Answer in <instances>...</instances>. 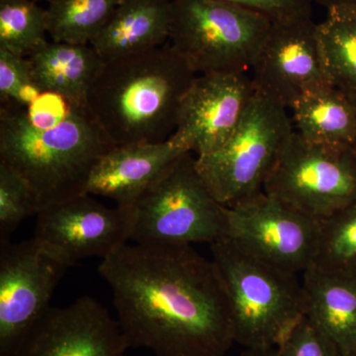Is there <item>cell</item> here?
<instances>
[{"mask_svg":"<svg viewBox=\"0 0 356 356\" xmlns=\"http://www.w3.org/2000/svg\"><path fill=\"white\" fill-rule=\"evenodd\" d=\"M98 273L111 287L129 348L226 356L236 343L221 274L191 245L127 243L103 259Z\"/></svg>","mask_w":356,"mask_h":356,"instance_id":"1","label":"cell"},{"mask_svg":"<svg viewBox=\"0 0 356 356\" xmlns=\"http://www.w3.org/2000/svg\"><path fill=\"white\" fill-rule=\"evenodd\" d=\"M196 74L170 46L104 63L88 106L114 146L158 144L177 127Z\"/></svg>","mask_w":356,"mask_h":356,"instance_id":"2","label":"cell"},{"mask_svg":"<svg viewBox=\"0 0 356 356\" xmlns=\"http://www.w3.org/2000/svg\"><path fill=\"white\" fill-rule=\"evenodd\" d=\"M88 107L74 106L51 127L33 125L24 109H0V163L31 189L40 210L86 194L93 168L114 147Z\"/></svg>","mask_w":356,"mask_h":356,"instance_id":"3","label":"cell"},{"mask_svg":"<svg viewBox=\"0 0 356 356\" xmlns=\"http://www.w3.org/2000/svg\"><path fill=\"white\" fill-rule=\"evenodd\" d=\"M210 248L228 294L236 343L247 350L277 348L306 315L302 281L297 274L248 254L229 238Z\"/></svg>","mask_w":356,"mask_h":356,"instance_id":"4","label":"cell"},{"mask_svg":"<svg viewBox=\"0 0 356 356\" xmlns=\"http://www.w3.org/2000/svg\"><path fill=\"white\" fill-rule=\"evenodd\" d=\"M273 21L224 0H172L170 47L194 74H245Z\"/></svg>","mask_w":356,"mask_h":356,"instance_id":"5","label":"cell"},{"mask_svg":"<svg viewBox=\"0 0 356 356\" xmlns=\"http://www.w3.org/2000/svg\"><path fill=\"white\" fill-rule=\"evenodd\" d=\"M287 109L254 91L231 138L214 153L196 156L201 177L222 205L234 207L264 192L294 132Z\"/></svg>","mask_w":356,"mask_h":356,"instance_id":"6","label":"cell"},{"mask_svg":"<svg viewBox=\"0 0 356 356\" xmlns=\"http://www.w3.org/2000/svg\"><path fill=\"white\" fill-rule=\"evenodd\" d=\"M131 241L140 245H210L226 238L227 207L213 195L187 152L135 203Z\"/></svg>","mask_w":356,"mask_h":356,"instance_id":"7","label":"cell"},{"mask_svg":"<svg viewBox=\"0 0 356 356\" xmlns=\"http://www.w3.org/2000/svg\"><path fill=\"white\" fill-rule=\"evenodd\" d=\"M264 192L318 221L332 216L356 200L355 149L311 144L294 130Z\"/></svg>","mask_w":356,"mask_h":356,"instance_id":"8","label":"cell"},{"mask_svg":"<svg viewBox=\"0 0 356 356\" xmlns=\"http://www.w3.org/2000/svg\"><path fill=\"white\" fill-rule=\"evenodd\" d=\"M74 266L60 248L36 236L0 243V356L14 355Z\"/></svg>","mask_w":356,"mask_h":356,"instance_id":"9","label":"cell"},{"mask_svg":"<svg viewBox=\"0 0 356 356\" xmlns=\"http://www.w3.org/2000/svg\"><path fill=\"white\" fill-rule=\"evenodd\" d=\"M320 222L262 192L227 207V236L266 264L304 273L317 254Z\"/></svg>","mask_w":356,"mask_h":356,"instance_id":"10","label":"cell"},{"mask_svg":"<svg viewBox=\"0 0 356 356\" xmlns=\"http://www.w3.org/2000/svg\"><path fill=\"white\" fill-rule=\"evenodd\" d=\"M252 70L254 90L288 109L302 96L332 86L311 17L273 22Z\"/></svg>","mask_w":356,"mask_h":356,"instance_id":"11","label":"cell"},{"mask_svg":"<svg viewBox=\"0 0 356 356\" xmlns=\"http://www.w3.org/2000/svg\"><path fill=\"white\" fill-rule=\"evenodd\" d=\"M83 194L40 210L34 236L60 248L72 264L109 257L132 238L135 206L107 207Z\"/></svg>","mask_w":356,"mask_h":356,"instance_id":"12","label":"cell"},{"mask_svg":"<svg viewBox=\"0 0 356 356\" xmlns=\"http://www.w3.org/2000/svg\"><path fill=\"white\" fill-rule=\"evenodd\" d=\"M254 91L247 74L196 76L180 103L172 138L196 156L214 153L235 132Z\"/></svg>","mask_w":356,"mask_h":356,"instance_id":"13","label":"cell"},{"mask_svg":"<svg viewBox=\"0 0 356 356\" xmlns=\"http://www.w3.org/2000/svg\"><path fill=\"white\" fill-rule=\"evenodd\" d=\"M128 348L110 312L83 296L63 308L51 307L13 356H125Z\"/></svg>","mask_w":356,"mask_h":356,"instance_id":"14","label":"cell"},{"mask_svg":"<svg viewBox=\"0 0 356 356\" xmlns=\"http://www.w3.org/2000/svg\"><path fill=\"white\" fill-rule=\"evenodd\" d=\"M187 152L172 137L158 144L115 146L96 163L86 193L111 199L116 205L134 206Z\"/></svg>","mask_w":356,"mask_h":356,"instance_id":"15","label":"cell"},{"mask_svg":"<svg viewBox=\"0 0 356 356\" xmlns=\"http://www.w3.org/2000/svg\"><path fill=\"white\" fill-rule=\"evenodd\" d=\"M170 25L172 0H121L90 44L107 63L161 48Z\"/></svg>","mask_w":356,"mask_h":356,"instance_id":"16","label":"cell"},{"mask_svg":"<svg viewBox=\"0 0 356 356\" xmlns=\"http://www.w3.org/2000/svg\"><path fill=\"white\" fill-rule=\"evenodd\" d=\"M26 58L41 92L55 93L70 104L88 107L89 92L104 65L90 44L44 41Z\"/></svg>","mask_w":356,"mask_h":356,"instance_id":"17","label":"cell"},{"mask_svg":"<svg viewBox=\"0 0 356 356\" xmlns=\"http://www.w3.org/2000/svg\"><path fill=\"white\" fill-rule=\"evenodd\" d=\"M306 316L343 356L356 355V274L309 267L303 273Z\"/></svg>","mask_w":356,"mask_h":356,"instance_id":"18","label":"cell"},{"mask_svg":"<svg viewBox=\"0 0 356 356\" xmlns=\"http://www.w3.org/2000/svg\"><path fill=\"white\" fill-rule=\"evenodd\" d=\"M292 123L302 139L332 149H355L356 102L332 86L302 96L290 107Z\"/></svg>","mask_w":356,"mask_h":356,"instance_id":"19","label":"cell"},{"mask_svg":"<svg viewBox=\"0 0 356 356\" xmlns=\"http://www.w3.org/2000/svg\"><path fill=\"white\" fill-rule=\"evenodd\" d=\"M318 34L332 86L356 99V10L327 11Z\"/></svg>","mask_w":356,"mask_h":356,"instance_id":"20","label":"cell"},{"mask_svg":"<svg viewBox=\"0 0 356 356\" xmlns=\"http://www.w3.org/2000/svg\"><path fill=\"white\" fill-rule=\"evenodd\" d=\"M47 30L51 41L88 44L102 32L121 0H48Z\"/></svg>","mask_w":356,"mask_h":356,"instance_id":"21","label":"cell"},{"mask_svg":"<svg viewBox=\"0 0 356 356\" xmlns=\"http://www.w3.org/2000/svg\"><path fill=\"white\" fill-rule=\"evenodd\" d=\"M318 222L317 254L312 266L327 273L356 274V200Z\"/></svg>","mask_w":356,"mask_h":356,"instance_id":"22","label":"cell"},{"mask_svg":"<svg viewBox=\"0 0 356 356\" xmlns=\"http://www.w3.org/2000/svg\"><path fill=\"white\" fill-rule=\"evenodd\" d=\"M46 8L33 0H0V49L28 57L46 40Z\"/></svg>","mask_w":356,"mask_h":356,"instance_id":"23","label":"cell"},{"mask_svg":"<svg viewBox=\"0 0 356 356\" xmlns=\"http://www.w3.org/2000/svg\"><path fill=\"white\" fill-rule=\"evenodd\" d=\"M36 199L24 179L6 163H0V243L11 236L26 218L37 216Z\"/></svg>","mask_w":356,"mask_h":356,"instance_id":"24","label":"cell"},{"mask_svg":"<svg viewBox=\"0 0 356 356\" xmlns=\"http://www.w3.org/2000/svg\"><path fill=\"white\" fill-rule=\"evenodd\" d=\"M28 58L0 49V102L1 107L26 108L40 95Z\"/></svg>","mask_w":356,"mask_h":356,"instance_id":"25","label":"cell"},{"mask_svg":"<svg viewBox=\"0 0 356 356\" xmlns=\"http://www.w3.org/2000/svg\"><path fill=\"white\" fill-rule=\"evenodd\" d=\"M277 348L280 356H343L334 341L306 315Z\"/></svg>","mask_w":356,"mask_h":356,"instance_id":"26","label":"cell"},{"mask_svg":"<svg viewBox=\"0 0 356 356\" xmlns=\"http://www.w3.org/2000/svg\"><path fill=\"white\" fill-rule=\"evenodd\" d=\"M252 9L273 21L311 17L312 0H224Z\"/></svg>","mask_w":356,"mask_h":356,"instance_id":"27","label":"cell"},{"mask_svg":"<svg viewBox=\"0 0 356 356\" xmlns=\"http://www.w3.org/2000/svg\"><path fill=\"white\" fill-rule=\"evenodd\" d=\"M313 3L325 7L327 11L332 9H350L356 10V0H312Z\"/></svg>","mask_w":356,"mask_h":356,"instance_id":"28","label":"cell"},{"mask_svg":"<svg viewBox=\"0 0 356 356\" xmlns=\"http://www.w3.org/2000/svg\"><path fill=\"white\" fill-rule=\"evenodd\" d=\"M243 356H280V355L278 348H266L247 350Z\"/></svg>","mask_w":356,"mask_h":356,"instance_id":"29","label":"cell"},{"mask_svg":"<svg viewBox=\"0 0 356 356\" xmlns=\"http://www.w3.org/2000/svg\"><path fill=\"white\" fill-rule=\"evenodd\" d=\"M33 1L38 2V1H41V0H33ZM44 1H48V0H44Z\"/></svg>","mask_w":356,"mask_h":356,"instance_id":"30","label":"cell"},{"mask_svg":"<svg viewBox=\"0 0 356 356\" xmlns=\"http://www.w3.org/2000/svg\"><path fill=\"white\" fill-rule=\"evenodd\" d=\"M355 102H356V99H355ZM355 151H356V145H355Z\"/></svg>","mask_w":356,"mask_h":356,"instance_id":"31","label":"cell"},{"mask_svg":"<svg viewBox=\"0 0 356 356\" xmlns=\"http://www.w3.org/2000/svg\"><path fill=\"white\" fill-rule=\"evenodd\" d=\"M350 356H356V355H350Z\"/></svg>","mask_w":356,"mask_h":356,"instance_id":"32","label":"cell"}]
</instances>
